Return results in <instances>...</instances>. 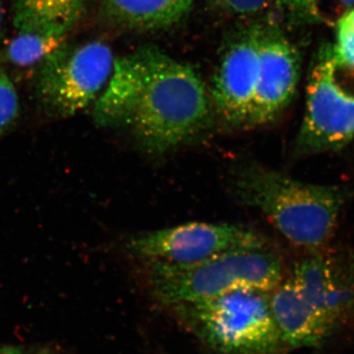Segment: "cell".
I'll return each instance as SVG.
<instances>
[{
	"instance_id": "1",
	"label": "cell",
	"mask_w": 354,
	"mask_h": 354,
	"mask_svg": "<svg viewBox=\"0 0 354 354\" xmlns=\"http://www.w3.org/2000/svg\"><path fill=\"white\" fill-rule=\"evenodd\" d=\"M209 116V95L199 74L151 46L115 58L94 108L97 124L125 125L142 150L153 157L196 137Z\"/></svg>"
},
{
	"instance_id": "2",
	"label": "cell",
	"mask_w": 354,
	"mask_h": 354,
	"mask_svg": "<svg viewBox=\"0 0 354 354\" xmlns=\"http://www.w3.org/2000/svg\"><path fill=\"white\" fill-rule=\"evenodd\" d=\"M232 185L239 200L260 209L291 244L308 253L329 243L348 198L342 188L302 183L253 162L236 169Z\"/></svg>"
},
{
	"instance_id": "3",
	"label": "cell",
	"mask_w": 354,
	"mask_h": 354,
	"mask_svg": "<svg viewBox=\"0 0 354 354\" xmlns=\"http://www.w3.org/2000/svg\"><path fill=\"white\" fill-rule=\"evenodd\" d=\"M153 297L167 306L197 304L237 290L270 293L283 281V266L267 246L218 254L194 264L148 261Z\"/></svg>"
},
{
	"instance_id": "4",
	"label": "cell",
	"mask_w": 354,
	"mask_h": 354,
	"mask_svg": "<svg viewBox=\"0 0 354 354\" xmlns=\"http://www.w3.org/2000/svg\"><path fill=\"white\" fill-rule=\"evenodd\" d=\"M198 337L225 354H276L283 344L269 293L237 290L176 307Z\"/></svg>"
},
{
	"instance_id": "5",
	"label": "cell",
	"mask_w": 354,
	"mask_h": 354,
	"mask_svg": "<svg viewBox=\"0 0 354 354\" xmlns=\"http://www.w3.org/2000/svg\"><path fill=\"white\" fill-rule=\"evenodd\" d=\"M337 70L332 44L324 46L310 70L298 157L339 151L354 140V94L339 82Z\"/></svg>"
},
{
	"instance_id": "6",
	"label": "cell",
	"mask_w": 354,
	"mask_h": 354,
	"mask_svg": "<svg viewBox=\"0 0 354 354\" xmlns=\"http://www.w3.org/2000/svg\"><path fill=\"white\" fill-rule=\"evenodd\" d=\"M113 50L102 41L65 46L39 72L38 97L51 115H75L97 101L113 72Z\"/></svg>"
},
{
	"instance_id": "7",
	"label": "cell",
	"mask_w": 354,
	"mask_h": 354,
	"mask_svg": "<svg viewBox=\"0 0 354 354\" xmlns=\"http://www.w3.org/2000/svg\"><path fill=\"white\" fill-rule=\"evenodd\" d=\"M266 246L253 230L227 223H187L130 237L128 252L147 261L194 264L218 254Z\"/></svg>"
},
{
	"instance_id": "8",
	"label": "cell",
	"mask_w": 354,
	"mask_h": 354,
	"mask_svg": "<svg viewBox=\"0 0 354 354\" xmlns=\"http://www.w3.org/2000/svg\"><path fill=\"white\" fill-rule=\"evenodd\" d=\"M291 276L309 304L335 332L354 323L353 261L324 247L299 261Z\"/></svg>"
},
{
	"instance_id": "9",
	"label": "cell",
	"mask_w": 354,
	"mask_h": 354,
	"mask_svg": "<svg viewBox=\"0 0 354 354\" xmlns=\"http://www.w3.org/2000/svg\"><path fill=\"white\" fill-rule=\"evenodd\" d=\"M263 32L264 27H253L234 39L221 55L214 75V104L221 118L235 127H249Z\"/></svg>"
},
{
	"instance_id": "10",
	"label": "cell",
	"mask_w": 354,
	"mask_h": 354,
	"mask_svg": "<svg viewBox=\"0 0 354 354\" xmlns=\"http://www.w3.org/2000/svg\"><path fill=\"white\" fill-rule=\"evenodd\" d=\"M299 74L297 48L281 32L264 28L249 127L268 124L285 111L297 91Z\"/></svg>"
},
{
	"instance_id": "11",
	"label": "cell",
	"mask_w": 354,
	"mask_h": 354,
	"mask_svg": "<svg viewBox=\"0 0 354 354\" xmlns=\"http://www.w3.org/2000/svg\"><path fill=\"white\" fill-rule=\"evenodd\" d=\"M270 307L281 339L295 348H318L335 330L309 304L292 276L269 293Z\"/></svg>"
},
{
	"instance_id": "12",
	"label": "cell",
	"mask_w": 354,
	"mask_h": 354,
	"mask_svg": "<svg viewBox=\"0 0 354 354\" xmlns=\"http://www.w3.org/2000/svg\"><path fill=\"white\" fill-rule=\"evenodd\" d=\"M15 34L7 46L8 62L21 68L44 66L65 48L66 32L35 21L15 17Z\"/></svg>"
},
{
	"instance_id": "13",
	"label": "cell",
	"mask_w": 354,
	"mask_h": 354,
	"mask_svg": "<svg viewBox=\"0 0 354 354\" xmlns=\"http://www.w3.org/2000/svg\"><path fill=\"white\" fill-rule=\"evenodd\" d=\"M111 12L132 27H167L188 12L193 0H106Z\"/></svg>"
},
{
	"instance_id": "14",
	"label": "cell",
	"mask_w": 354,
	"mask_h": 354,
	"mask_svg": "<svg viewBox=\"0 0 354 354\" xmlns=\"http://www.w3.org/2000/svg\"><path fill=\"white\" fill-rule=\"evenodd\" d=\"M83 3L84 0H17L15 17L67 32L78 19Z\"/></svg>"
},
{
	"instance_id": "15",
	"label": "cell",
	"mask_w": 354,
	"mask_h": 354,
	"mask_svg": "<svg viewBox=\"0 0 354 354\" xmlns=\"http://www.w3.org/2000/svg\"><path fill=\"white\" fill-rule=\"evenodd\" d=\"M277 7L297 24L335 25L354 6V0H274Z\"/></svg>"
},
{
	"instance_id": "16",
	"label": "cell",
	"mask_w": 354,
	"mask_h": 354,
	"mask_svg": "<svg viewBox=\"0 0 354 354\" xmlns=\"http://www.w3.org/2000/svg\"><path fill=\"white\" fill-rule=\"evenodd\" d=\"M335 26V41L332 44L341 68L354 70V6L342 15Z\"/></svg>"
},
{
	"instance_id": "17",
	"label": "cell",
	"mask_w": 354,
	"mask_h": 354,
	"mask_svg": "<svg viewBox=\"0 0 354 354\" xmlns=\"http://www.w3.org/2000/svg\"><path fill=\"white\" fill-rule=\"evenodd\" d=\"M19 113V97L12 81L0 69V135L15 122Z\"/></svg>"
},
{
	"instance_id": "18",
	"label": "cell",
	"mask_w": 354,
	"mask_h": 354,
	"mask_svg": "<svg viewBox=\"0 0 354 354\" xmlns=\"http://www.w3.org/2000/svg\"><path fill=\"white\" fill-rule=\"evenodd\" d=\"M274 0H213L223 12L237 17H248L265 11Z\"/></svg>"
},
{
	"instance_id": "19",
	"label": "cell",
	"mask_w": 354,
	"mask_h": 354,
	"mask_svg": "<svg viewBox=\"0 0 354 354\" xmlns=\"http://www.w3.org/2000/svg\"><path fill=\"white\" fill-rule=\"evenodd\" d=\"M0 354H39L32 353L26 351L24 349L14 348V346H0Z\"/></svg>"
},
{
	"instance_id": "20",
	"label": "cell",
	"mask_w": 354,
	"mask_h": 354,
	"mask_svg": "<svg viewBox=\"0 0 354 354\" xmlns=\"http://www.w3.org/2000/svg\"><path fill=\"white\" fill-rule=\"evenodd\" d=\"M2 24V6L1 2H0V28H1Z\"/></svg>"
}]
</instances>
